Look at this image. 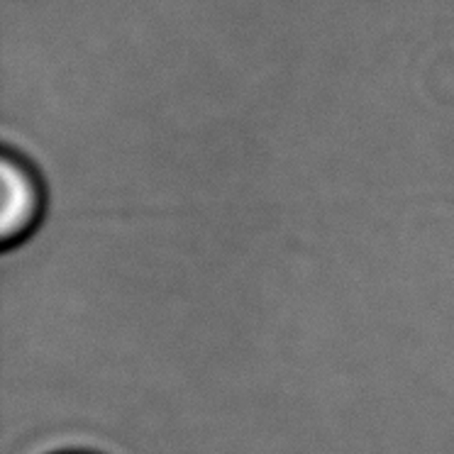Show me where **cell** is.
Listing matches in <instances>:
<instances>
[{"label":"cell","instance_id":"6da1fadb","mask_svg":"<svg viewBox=\"0 0 454 454\" xmlns=\"http://www.w3.org/2000/svg\"><path fill=\"white\" fill-rule=\"evenodd\" d=\"M37 206H40V193L37 184L27 168L20 161L5 157L3 159V239L20 238L27 232L37 217Z\"/></svg>","mask_w":454,"mask_h":454}]
</instances>
